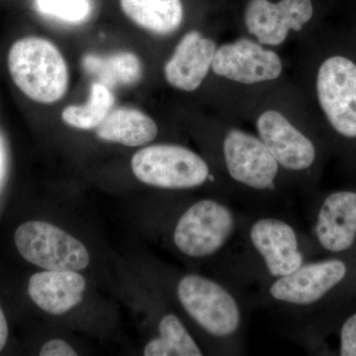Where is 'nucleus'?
Masks as SVG:
<instances>
[{
	"mask_svg": "<svg viewBox=\"0 0 356 356\" xmlns=\"http://www.w3.org/2000/svg\"><path fill=\"white\" fill-rule=\"evenodd\" d=\"M302 42L297 86L331 156L356 180V38L317 31Z\"/></svg>",
	"mask_w": 356,
	"mask_h": 356,
	"instance_id": "obj_1",
	"label": "nucleus"
},
{
	"mask_svg": "<svg viewBox=\"0 0 356 356\" xmlns=\"http://www.w3.org/2000/svg\"><path fill=\"white\" fill-rule=\"evenodd\" d=\"M245 121L295 188L316 193L331 153L297 83L286 79L259 96Z\"/></svg>",
	"mask_w": 356,
	"mask_h": 356,
	"instance_id": "obj_2",
	"label": "nucleus"
},
{
	"mask_svg": "<svg viewBox=\"0 0 356 356\" xmlns=\"http://www.w3.org/2000/svg\"><path fill=\"white\" fill-rule=\"evenodd\" d=\"M205 147L206 158L236 196L270 202L295 188L257 134L234 122L221 117L212 124Z\"/></svg>",
	"mask_w": 356,
	"mask_h": 356,
	"instance_id": "obj_3",
	"label": "nucleus"
},
{
	"mask_svg": "<svg viewBox=\"0 0 356 356\" xmlns=\"http://www.w3.org/2000/svg\"><path fill=\"white\" fill-rule=\"evenodd\" d=\"M238 240L242 252L232 264V276L261 285L289 275L318 257L309 233L284 215H242Z\"/></svg>",
	"mask_w": 356,
	"mask_h": 356,
	"instance_id": "obj_4",
	"label": "nucleus"
},
{
	"mask_svg": "<svg viewBox=\"0 0 356 356\" xmlns=\"http://www.w3.org/2000/svg\"><path fill=\"white\" fill-rule=\"evenodd\" d=\"M356 297V259L323 257L294 273L259 285L255 305L305 322Z\"/></svg>",
	"mask_w": 356,
	"mask_h": 356,
	"instance_id": "obj_5",
	"label": "nucleus"
},
{
	"mask_svg": "<svg viewBox=\"0 0 356 356\" xmlns=\"http://www.w3.org/2000/svg\"><path fill=\"white\" fill-rule=\"evenodd\" d=\"M173 290L178 305L203 334L212 355H243L250 301L235 281L188 273L178 278Z\"/></svg>",
	"mask_w": 356,
	"mask_h": 356,
	"instance_id": "obj_6",
	"label": "nucleus"
},
{
	"mask_svg": "<svg viewBox=\"0 0 356 356\" xmlns=\"http://www.w3.org/2000/svg\"><path fill=\"white\" fill-rule=\"evenodd\" d=\"M209 77L219 83L222 118L238 123L259 96L286 81V65L278 50L242 35L219 44Z\"/></svg>",
	"mask_w": 356,
	"mask_h": 356,
	"instance_id": "obj_7",
	"label": "nucleus"
},
{
	"mask_svg": "<svg viewBox=\"0 0 356 356\" xmlns=\"http://www.w3.org/2000/svg\"><path fill=\"white\" fill-rule=\"evenodd\" d=\"M132 170L142 184L163 191L209 188L215 194L236 195L206 156L177 144L149 145L134 154Z\"/></svg>",
	"mask_w": 356,
	"mask_h": 356,
	"instance_id": "obj_8",
	"label": "nucleus"
},
{
	"mask_svg": "<svg viewBox=\"0 0 356 356\" xmlns=\"http://www.w3.org/2000/svg\"><path fill=\"white\" fill-rule=\"evenodd\" d=\"M242 213L222 195L208 196L189 204L173 224V247L192 259L224 257L238 238Z\"/></svg>",
	"mask_w": 356,
	"mask_h": 356,
	"instance_id": "obj_9",
	"label": "nucleus"
},
{
	"mask_svg": "<svg viewBox=\"0 0 356 356\" xmlns=\"http://www.w3.org/2000/svg\"><path fill=\"white\" fill-rule=\"evenodd\" d=\"M7 65L14 83L33 102H58L69 89L64 56L49 40L35 36L18 40L9 50Z\"/></svg>",
	"mask_w": 356,
	"mask_h": 356,
	"instance_id": "obj_10",
	"label": "nucleus"
},
{
	"mask_svg": "<svg viewBox=\"0 0 356 356\" xmlns=\"http://www.w3.org/2000/svg\"><path fill=\"white\" fill-rule=\"evenodd\" d=\"M315 18L313 0H247L243 35L278 50L317 32L313 29Z\"/></svg>",
	"mask_w": 356,
	"mask_h": 356,
	"instance_id": "obj_11",
	"label": "nucleus"
},
{
	"mask_svg": "<svg viewBox=\"0 0 356 356\" xmlns=\"http://www.w3.org/2000/svg\"><path fill=\"white\" fill-rule=\"evenodd\" d=\"M309 235L318 255L356 259V184L316 196Z\"/></svg>",
	"mask_w": 356,
	"mask_h": 356,
	"instance_id": "obj_12",
	"label": "nucleus"
},
{
	"mask_svg": "<svg viewBox=\"0 0 356 356\" xmlns=\"http://www.w3.org/2000/svg\"><path fill=\"white\" fill-rule=\"evenodd\" d=\"M14 242L23 259L44 270L81 271L90 261L83 243L49 222H24L16 229Z\"/></svg>",
	"mask_w": 356,
	"mask_h": 356,
	"instance_id": "obj_13",
	"label": "nucleus"
},
{
	"mask_svg": "<svg viewBox=\"0 0 356 356\" xmlns=\"http://www.w3.org/2000/svg\"><path fill=\"white\" fill-rule=\"evenodd\" d=\"M218 42L200 30L185 33L163 65V76L170 88L195 92L209 79Z\"/></svg>",
	"mask_w": 356,
	"mask_h": 356,
	"instance_id": "obj_14",
	"label": "nucleus"
},
{
	"mask_svg": "<svg viewBox=\"0 0 356 356\" xmlns=\"http://www.w3.org/2000/svg\"><path fill=\"white\" fill-rule=\"evenodd\" d=\"M86 281L79 271L44 270L31 276L28 293L40 309L63 315L81 303Z\"/></svg>",
	"mask_w": 356,
	"mask_h": 356,
	"instance_id": "obj_15",
	"label": "nucleus"
},
{
	"mask_svg": "<svg viewBox=\"0 0 356 356\" xmlns=\"http://www.w3.org/2000/svg\"><path fill=\"white\" fill-rule=\"evenodd\" d=\"M95 131L100 140L126 147L147 146L159 133L154 119L140 110L129 107L112 110Z\"/></svg>",
	"mask_w": 356,
	"mask_h": 356,
	"instance_id": "obj_16",
	"label": "nucleus"
},
{
	"mask_svg": "<svg viewBox=\"0 0 356 356\" xmlns=\"http://www.w3.org/2000/svg\"><path fill=\"white\" fill-rule=\"evenodd\" d=\"M120 6L129 19L158 36H170L184 24L182 0H120Z\"/></svg>",
	"mask_w": 356,
	"mask_h": 356,
	"instance_id": "obj_17",
	"label": "nucleus"
},
{
	"mask_svg": "<svg viewBox=\"0 0 356 356\" xmlns=\"http://www.w3.org/2000/svg\"><path fill=\"white\" fill-rule=\"evenodd\" d=\"M83 65L98 83L108 88L135 86L140 83L144 74L142 60L131 51H119L109 56L86 55L83 58Z\"/></svg>",
	"mask_w": 356,
	"mask_h": 356,
	"instance_id": "obj_18",
	"label": "nucleus"
},
{
	"mask_svg": "<svg viewBox=\"0 0 356 356\" xmlns=\"http://www.w3.org/2000/svg\"><path fill=\"white\" fill-rule=\"evenodd\" d=\"M203 348L186 325L173 312L166 314L158 325V337L145 346V356H202Z\"/></svg>",
	"mask_w": 356,
	"mask_h": 356,
	"instance_id": "obj_19",
	"label": "nucleus"
},
{
	"mask_svg": "<svg viewBox=\"0 0 356 356\" xmlns=\"http://www.w3.org/2000/svg\"><path fill=\"white\" fill-rule=\"evenodd\" d=\"M114 102L110 88L100 83H92L88 102L65 107L62 112L63 121L79 130H95L112 111Z\"/></svg>",
	"mask_w": 356,
	"mask_h": 356,
	"instance_id": "obj_20",
	"label": "nucleus"
},
{
	"mask_svg": "<svg viewBox=\"0 0 356 356\" xmlns=\"http://www.w3.org/2000/svg\"><path fill=\"white\" fill-rule=\"evenodd\" d=\"M36 4L42 13L67 22H81L90 13L88 0H36Z\"/></svg>",
	"mask_w": 356,
	"mask_h": 356,
	"instance_id": "obj_21",
	"label": "nucleus"
},
{
	"mask_svg": "<svg viewBox=\"0 0 356 356\" xmlns=\"http://www.w3.org/2000/svg\"><path fill=\"white\" fill-rule=\"evenodd\" d=\"M41 356H76V351L70 344L63 339H51L42 346L40 350Z\"/></svg>",
	"mask_w": 356,
	"mask_h": 356,
	"instance_id": "obj_22",
	"label": "nucleus"
},
{
	"mask_svg": "<svg viewBox=\"0 0 356 356\" xmlns=\"http://www.w3.org/2000/svg\"><path fill=\"white\" fill-rule=\"evenodd\" d=\"M7 170V152L6 142L3 138L0 135V188L3 184L6 177Z\"/></svg>",
	"mask_w": 356,
	"mask_h": 356,
	"instance_id": "obj_23",
	"label": "nucleus"
},
{
	"mask_svg": "<svg viewBox=\"0 0 356 356\" xmlns=\"http://www.w3.org/2000/svg\"><path fill=\"white\" fill-rule=\"evenodd\" d=\"M7 337H8V325L3 311L0 308V351L6 346Z\"/></svg>",
	"mask_w": 356,
	"mask_h": 356,
	"instance_id": "obj_24",
	"label": "nucleus"
},
{
	"mask_svg": "<svg viewBox=\"0 0 356 356\" xmlns=\"http://www.w3.org/2000/svg\"><path fill=\"white\" fill-rule=\"evenodd\" d=\"M351 33H353V35H355V37L356 38V28L355 29L350 30Z\"/></svg>",
	"mask_w": 356,
	"mask_h": 356,
	"instance_id": "obj_25",
	"label": "nucleus"
}]
</instances>
